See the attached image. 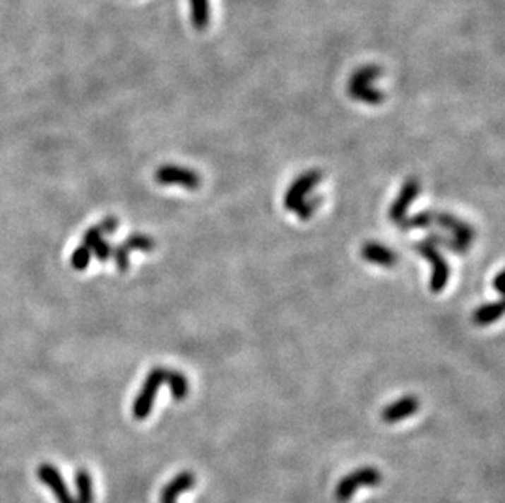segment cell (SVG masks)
I'll return each instance as SVG.
<instances>
[{
	"mask_svg": "<svg viewBox=\"0 0 505 503\" xmlns=\"http://www.w3.org/2000/svg\"><path fill=\"white\" fill-rule=\"evenodd\" d=\"M381 69L378 66H365L360 67L355 74L352 76L350 83H348V93L353 100L378 105L384 100V93L379 88L373 87L372 82L381 77Z\"/></svg>",
	"mask_w": 505,
	"mask_h": 503,
	"instance_id": "1",
	"label": "cell"
},
{
	"mask_svg": "<svg viewBox=\"0 0 505 503\" xmlns=\"http://www.w3.org/2000/svg\"><path fill=\"white\" fill-rule=\"evenodd\" d=\"M383 482V474L376 468H360L347 474L335 489V499L338 503H347L362 487H376Z\"/></svg>",
	"mask_w": 505,
	"mask_h": 503,
	"instance_id": "2",
	"label": "cell"
},
{
	"mask_svg": "<svg viewBox=\"0 0 505 503\" xmlns=\"http://www.w3.org/2000/svg\"><path fill=\"white\" fill-rule=\"evenodd\" d=\"M165 373H167V368H162V366H158L154 368L145 377L143 387H141L139 394L136 396L133 403V415L138 420H144V418L149 417L150 410H153V406L155 402V396H158L159 387L164 384L165 381Z\"/></svg>",
	"mask_w": 505,
	"mask_h": 503,
	"instance_id": "3",
	"label": "cell"
},
{
	"mask_svg": "<svg viewBox=\"0 0 505 503\" xmlns=\"http://www.w3.org/2000/svg\"><path fill=\"white\" fill-rule=\"evenodd\" d=\"M412 249L432 264V268L434 270H432L430 290L434 292L444 291L450 278V266H448V261L445 260V256L440 254L439 247H435L434 244L427 242L424 239L420 240V242H415L412 245Z\"/></svg>",
	"mask_w": 505,
	"mask_h": 503,
	"instance_id": "4",
	"label": "cell"
},
{
	"mask_svg": "<svg viewBox=\"0 0 505 503\" xmlns=\"http://www.w3.org/2000/svg\"><path fill=\"white\" fill-rule=\"evenodd\" d=\"M321 178L322 174L319 170H308L296 178L285 195V208L290 209V211H295L306 200V195L321 182Z\"/></svg>",
	"mask_w": 505,
	"mask_h": 503,
	"instance_id": "5",
	"label": "cell"
},
{
	"mask_svg": "<svg viewBox=\"0 0 505 503\" xmlns=\"http://www.w3.org/2000/svg\"><path fill=\"white\" fill-rule=\"evenodd\" d=\"M155 180L160 185H182L189 190H198L200 187V177L196 172L185 169V167L179 165H164L155 172Z\"/></svg>",
	"mask_w": 505,
	"mask_h": 503,
	"instance_id": "6",
	"label": "cell"
},
{
	"mask_svg": "<svg viewBox=\"0 0 505 503\" xmlns=\"http://www.w3.org/2000/svg\"><path fill=\"white\" fill-rule=\"evenodd\" d=\"M36 475H38V479L43 482L48 489H51L57 503H76V499L71 495V492L67 489L66 482L62 479L59 469H57L56 466L48 463L41 464L38 471H36Z\"/></svg>",
	"mask_w": 505,
	"mask_h": 503,
	"instance_id": "7",
	"label": "cell"
},
{
	"mask_svg": "<svg viewBox=\"0 0 505 503\" xmlns=\"http://www.w3.org/2000/svg\"><path fill=\"white\" fill-rule=\"evenodd\" d=\"M434 223L440 224V227L448 230L453 239H456L458 242L466 245V247H470L473 239H475V229L470 224H466L465 221H461V219H458L446 211H434Z\"/></svg>",
	"mask_w": 505,
	"mask_h": 503,
	"instance_id": "8",
	"label": "cell"
},
{
	"mask_svg": "<svg viewBox=\"0 0 505 503\" xmlns=\"http://www.w3.org/2000/svg\"><path fill=\"white\" fill-rule=\"evenodd\" d=\"M419 193H420L419 180L417 178H409V180L403 185V188H400L399 195L394 200V203L391 204V208H389V219H391V221L396 224H399L400 221H403L409 206L414 203L415 198L419 196Z\"/></svg>",
	"mask_w": 505,
	"mask_h": 503,
	"instance_id": "9",
	"label": "cell"
},
{
	"mask_svg": "<svg viewBox=\"0 0 505 503\" xmlns=\"http://www.w3.org/2000/svg\"><path fill=\"white\" fill-rule=\"evenodd\" d=\"M419 399L415 396H405L403 399L396 401L393 403H389L388 407L383 408L381 418L383 422L386 423H396L404 420L414 413H417L419 410Z\"/></svg>",
	"mask_w": 505,
	"mask_h": 503,
	"instance_id": "10",
	"label": "cell"
},
{
	"mask_svg": "<svg viewBox=\"0 0 505 503\" xmlns=\"http://www.w3.org/2000/svg\"><path fill=\"white\" fill-rule=\"evenodd\" d=\"M195 474L190 473V471H184V473L177 474L160 492V503H177L179 497L184 492L190 490L195 485Z\"/></svg>",
	"mask_w": 505,
	"mask_h": 503,
	"instance_id": "11",
	"label": "cell"
},
{
	"mask_svg": "<svg viewBox=\"0 0 505 503\" xmlns=\"http://www.w3.org/2000/svg\"><path fill=\"white\" fill-rule=\"evenodd\" d=\"M362 256L372 264H378L386 268H393L398 264V255L394 254V250L388 249L386 245L378 242H368L363 245Z\"/></svg>",
	"mask_w": 505,
	"mask_h": 503,
	"instance_id": "12",
	"label": "cell"
},
{
	"mask_svg": "<svg viewBox=\"0 0 505 503\" xmlns=\"http://www.w3.org/2000/svg\"><path fill=\"white\" fill-rule=\"evenodd\" d=\"M504 314V302H487L484 306L477 307L475 314H473V322L476 326H489V324L499 321Z\"/></svg>",
	"mask_w": 505,
	"mask_h": 503,
	"instance_id": "13",
	"label": "cell"
},
{
	"mask_svg": "<svg viewBox=\"0 0 505 503\" xmlns=\"http://www.w3.org/2000/svg\"><path fill=\"white\" fill-rule=\"evenodd\" d=\"M164 382L170 387V392L175 401H184L189 396V381H186V377L180 371L167 369Z\"/></svg>",
	"mask_w": 505,
	"mask_h": 503,
	"instance_id": "14",
	"label": "cell"
},
{
	"mask_svg": "<svg viewBox=\"0 0 505 503\" xmlns=\"http://www.w3.org/2000/svg\"><path fill=\"white\" fill-rule=\"evenodd\" d=\"M76 503H93V484L88 471L79 469L76 473Z\"/></svg>",
	"mask_w": 505,
	"mask_h": 503,
	"instance_id": "15",
	"label": "cell"
},
{
	"mask_svg": "<svg viewBox=\"0 0 505 503\" xmlns=\"http://www.w3.org/2000/svg\"><path fill=\"white\" fill-rule=\"evenodd\" d=\"M191 23L196 30L203 31L210 23V4L208 0H190Z\"/></svg>",
	"mask_w": 505,
	"mask_h": 503,
	"instance_id": "16",
	"label": "cell"
},
{
	"mask_svg": "<svg viewBox=\"0 0 505 503\" xmlns=\"http://www.w3.org/2000/svg\"><path fill=\"white\" fill-rule=\"evenodd\" d=\"M434 224V211H420L410 218H404L398 226L404 230L410 229H427Z\"/></svg>",
	"mask_w": 505,
	"mask_h": 503,
	"instance_id": "17",
	"label": "cell"
},
{
	"mask_svg": "<svg viewBox=\"0 0 505 503\" xmlns=\"http://www.w3.org/2000/svg\"><path fill=\"white\" fill-rule=\"evenodd\" d=\"M425 240H427V242L434 244L435 247L448 249V250H451V252H455V254H465V252L468 250L466 245H463L461 242H458L456 239L445 237V235H440V234H436V232H430V234L425 237Z\"/></svg>",
	"mask_w": 505,
	"mask_h": 503,
	"instance_id": "18",
	"label": "cell"
},
{
	"mask_svg": "<svg viewBox=\"0 0 505 503\" xmlns=\"http://www.w3.org/2000/svg\"><path fill=\"white\" fill-rule=\"evenodd\" d=\"M124 247H126L129 252L131 250H143V252H150L155 247L154 239H150L149 235L145 234H134L131 237H128L123 242Z\"/></svg>",
	"mask_w": 505,
	"mask_h": 503,
	"instance_id": "19",
	"label": "cell"
},
{
	"mask_svg": "<svg viewBox=\"0 0 505 503\" xmlns=\"http://www.w3.org/2000/svg\"><path fill=\"white\" fill-rule=\"evenodd\" d=\"M90 259H92V250L87 249L85 245H81V247L76 249V252L71 256L72 268L79 270V271L85 270L88 264H90Z\"/></svg>",
	"mask_w": 505,
	"mask_h": 503,
	"instance_id": "20",
	"label": "cell"
},
{
	"mask_svg": "<svg viewBox=\"0 0 505 503\" xmlns=\"http://www.w3.org/2000/svg\"><path fill=\"white\" fill-rule=\"evenodd\" d=\"M319 203H321V198H317V196L309 198V200H304L303 203H301L299 206L295 209V211H296V214H298L299 219H309L312 214H314L317 206H319Z\"/></svg>",
	"mask_w": 505,
	"mask_h": 503,
	"instance_id": "21",
	"label": "cell"
},
{
	"mask_svg": "<svg viewBox=\"0 0 505 503\" xmlns=\"http://www.w3.org/2000/svg\"><path fill=\"white\" fill-rule=\"evenodd\" d=\"M129 252L124 245H118V247H113L112 255L114 256V261H117V266L119 271H126L129 268Z\"/></svg>",
	"mask_w": 505,
	"mask_h": 503,
	"instance_id": "22",
	"label": "cell"
},
{
	"mask_svg": "<svg viewBox=\"0 0 505 503\" xmlns=\"http://www.w3.org/2000/svg\"><path fill=\"white\" fill-rule=\"evenodd\" d=\"M103 235H105V234H103V230H102L100 226H93L84 234V244H82V245H85L87 249L92 250L103 239Z\"/></svg>",
	"mask_w": 505,
	"mask_h": 503,
	"instance_id": "23",
	"label": "cell"
},
{
	"mask_svg": "<svg viewBox=\"0 0 505 503\" xmlns=\"http://www.w3.org/2000/svg\"><path fill=\"white\" fill-rule=\"evenodd\" d=\"M92 250H93V254H95V256H97L98 260L105 261V260H108V259H110V256H112L113 247H112L110 244L107 242L105 239H102L100 242H98V244L95 245V247H93Z\"/></svg>",
	"mask_w": 505,
	"mask_h": 503,
	"instance_id": "24",
	"label": "cell"
},
{
	"mask_svg": "<svg viewBox=\"0 0 505 503\" xmlns=\"http://www.w3.org/2000/svg\"><path fill=\"white\" fill-rule=\"evenodd\" d=\"M98 226L102 227L103 234H113L114 230L118 229V219H117V218H113V216H110V218H105V219H103V221H102L100 224H98Z\"/></svg>",
	"mask_w": 505,
	"mask_h": 503,
	"instance_id": "25",
	"label": "cell"
},
{
	"mask_svg": "<svg viewBox=\"0 0 505 503\" xmlns=\"http://www.w3.org/2000/svg\"><path fill=\"white\" fill-rule=\"evenodd\" d=\"M502 281H504V273L501 271V273L496 276V280H494V288H496V291L499 292V295H502V292H504Z\"/></svg>",
	"mask_w": 505,
	"mask_h": 503,
	"instance_id": "26",
	"label": "cell"
}]
</instances>
